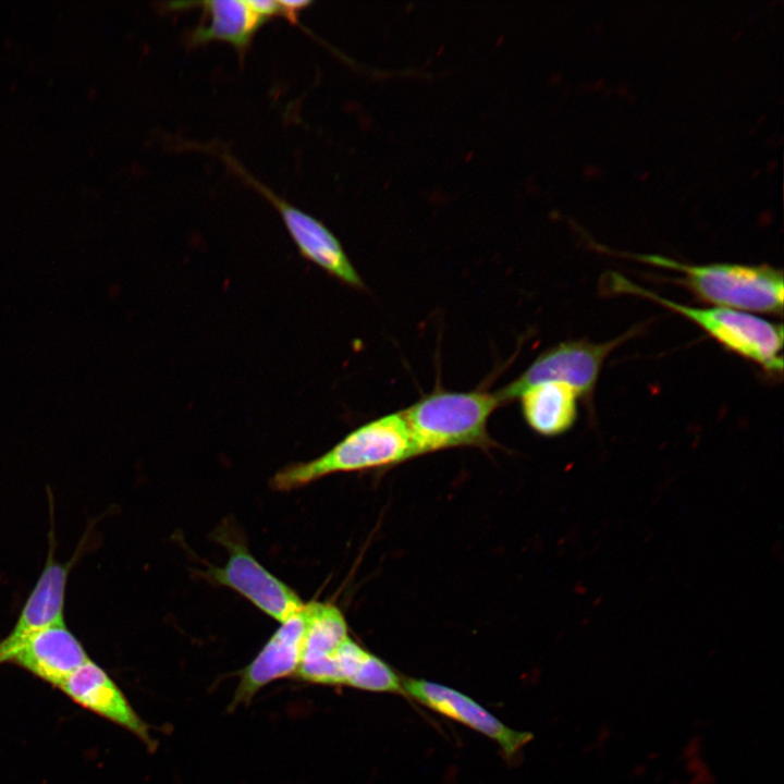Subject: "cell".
<instances>
[{"mask_svg": "<svg viewBox=\"0 0 784 784\" xmlns=\"http://www.w3.org/2000/svg\"><path fill=\"white\" fill-rule=\"evenodd\" d=\"M637 258L681 272V282L699 299L715 307L764 314H781L783 310L782 270L726 262L685 265L659 255H640Z\"/></svg>", "mask_w": 784, "mask_h": 784, "instance_id": "cell-4", "label": "cell"}, {"mask_svg": "<svg viewBox=\"0 0 784 784\" xmlns=\"http://www.w3.org/2000/svg\"><path fill=\"white\" fill-rule=\"evenodd\" d=\"M249 8L266 21L272 17L282 16L278 1L274 0H247Z\"/></svg>", "mask_w": 784, "mask_h": 784, "instance_id": "cell-16", "label": "cell"}, {"mask_svg": "<svg viewBox=\"0 0 784 784\" xmlns=\"http://www.w3.org/2000/svg\"><path fill=\"white\" fill-rule=\"evenodd\" d=\"M50 547L42 572L27 597L12 629L0 641V665L32 636L54 624L64 623L65 590L72 561L57 562Z\"/></svg>", "mask_w": 784, "mask_h": 784, "instance_id": "cell-10", "label": "cell"}, {"mask_svg": "<svg viewBox=\"0 0 784 784\" xmlns=\"http://www.w3.org/2000/svg\"><path fill=\"white\" fill-rule=\"evenodd\" d=\"M402 686L404 695L409 698L498 743L507 758H512L532 738L528 732L509 727L473 698L454 688L412 677H403Z\"/></svg>", "mask_w": 784, "mask_h": 784, "instance_id": "cell-8", "label": "cell"}, {"mask_svg": "<svg viewBox=\"0 0 784 784\" xmlns=\"http://www.w3.org/2000/svg\"><path fill=\"white\" fill-rule=\"evenodd\" d=\"M629 333L611 341H565L542 352L514 381L495 392L501 404L516 401L528 388L542 382H560L573 388L579 397L589 395L609 354Z\"/></svg>", "mask_w": 784, "mask_h": 784, "instance_id": "cell-5", "label": "cell"}, {"mask_svg": "<svg viewBox=\"0 0 784 784\" xmlns=\"http://www.w3.org/2000/svg\"><path fill=\"white\" fill-rule=\"evenodd\" d=\"M228 164L258 191L280 213L301 256L332 278L356 290L365 284L338 237L320 220L302 211L253 177L235 159L223 155Z\"/></svg>", "mask_w": 784, "mask_h": 784, "instance_id": "cell-6", "label": "cell"}, {"mask_svg": "<svg viewBox=\"0 0 784 784\" xmlns=\"http://www.w3.org/2000/svg\"><path fill=\"white\" fill-rule=\"evenodd\" d=\"M412 458V440L400 411L357 427L315 460L286 465L271 486L291 491L329 475L391 467Z\"/></svg>", "mask_w": 784, "mask_h": 784, "instance_id": "cell-2", "label": "cell"}, {"mask_svg": "<svg viewBox=\"0 0 784 784\" xmlns=\"http://www.w3.org/2000/svg\"><path fill=\"white\" fill-rule=\"evenodd\" d=\"M502 404L497 393L482 390H436L401 411L407 425L413 457L455 448L490 450L492 413Z\"/></svg>", "mask_w": 784, "mask_h": 784, "instance_id": "cell-1", "label": "cell"}, {"mask_svg": "<svg viewBox=\"0 0 784 784\" xmlns=\"http://www.w3.org/2000/svg\"><path fill=\"white\" fill-rule=\"evenodd\" d=\"M609 286L617 293L648 298L690 320L724 348L757 364L764 371L783 370V327L761 317L723 307H691L660 296L618 273H610Z\"/></svg>", "mask_w": 784, "mask_h": 784, "instance_id": "cell-3", "label": "cell"}, {"mask_svg": "<svg viewBox=\"0 0 784 784\" xmlns=\"http://www.w3.org/2000/svg\"><path fill=\"white\" fill-rule=\"evenodd\" d=\"M222 540L230 554L223 567L208 571L215 583L235 590L280 624L304 608L296 591L267 571L243 543Z\"/></svg>", "mask_w": 784, "mask_h": 784, "instance_id": "cell-7", "label": "cell"}, {"mask_svg": "<svg viewBox=\"0 0 784 784\" xmlns=\"http://www.w3.org/2000/svg\"><path fill=\"white\" fill-rule=\"evenodd\" d=\"M577 392L560 382H542L525 390L518 397L526 424L543 437L568 431L578 415Z\"/></svg>", "mask_w": 784, "mask_h": 784, "instance_id": "cell-14", "label": "cell"}, {"mask_svg": "<svg viewBox=\"0 0 784 784\" xmlns=\"http://www.w3.org/2000/svg\"><path fill=\"white\" fill-rule=\"evenodd\" d=\"M89 659L83 644L64 622L36 633L11 656L8 663L57 688Z\"/></svg>", "mask_w": 784, "mask_h": 784, "instance_id": "cell-12", "label": "cell"}, {"mask_svg": "<svg viewBox=\"0 0 784 784\" xmlns=\"http://www.w3.org/2000/svg\"><path fill=\"white\" fill-rule=\"evenodd\" d=\"M282 17L287 19L292 23L297 22V17L301 11L311 4L307 0H278Z\"/></svg>", "mask_w": 784, "mask_h": 784, "instance_id": "cell-17", "label": "cell"}, {"mask_svg": "<svg viewBox=\"0 0 784 784\" xmlns=\"http://www.w3.org/2000/svg\"><path fill=\"white\" fill-rule=\"evenodd\" d=\"M57 688L82 708L127 730L148 747L154 746L148 725L113 678L91 659L71 673Z\"/></svg>", "mask_w": 784, "mask_h": 784, "instance_id": "cell-11", "label": "cell"}, {"mask_svg": "<svg viewBox=\"0 0 784 784\" xmlns=\"http://www.w3.org/2000/svg\"><path fill=\"white\" fill-rule=\"evenodd\" d=\"M307 633V610L304 608L281 623L256 658L241 671L231 708L248 703L267 684L294 676L302 661Z\"/></svg>", "mask_w": 784, "mask_h": 784, "instance_id": "cell-9", "label": "cell"}, {"mask_svg": "<svg viewBox=\"0 0 784 784\" xmlns=\"http://www.w3.org/2000/svg\"><path fill=\"white\" fill-rule=\"evenodd\" d=\"M307 633L301 664L293 677L316 684L321 671L350 637L348 624L333 603H306Z\"/></svg>", "mask_w": 784, "mask_h": 784, "instance_id": "cell-13", "label": "cell"}, {"mask_svg": "<svg viewBox=\"0 0 784 784\" xmlns=\"http://www.w3.org/2000/svg\"><path fill=\"white\" fill-rule=\"evenodd\" d=\"M197 4L208 14L209 23L192 32L189 41L194 45L220 40L243 52L267 22L249 8L247 0H209Z\"/></svg>", "mask_w": 784, "mask_h": 784, "instance_id": "cell-15", "label": "cell"}]
</instances>
